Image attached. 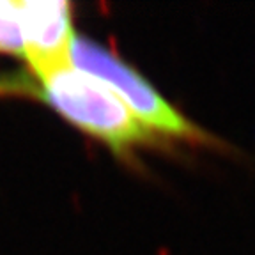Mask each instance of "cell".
I'll list each match as a JSON object with an SVG mask.
<instances>
[{"instance_id":"cell-4","label":"cell","mask_w":255,"mask_h":255,"mask_svg":"<svg viewBox=\"0 0 255 255\" xmlns=\"http://www.w3.org/2000/svg\"><path fill=\"white\" fill-rule=\"evenodd\" d=\"M0 54L27 59L21 2L0 0Z\"/></svg>"},{"instance_id":"cell-1","label":"cell","mask_w":255,"mask_h":255,"mask_svg":"<svg viewBox=\"0 0 255 255\" xmlns=\"http://www.w3.org/2000/svg\"><path fill=\"white\" fill-rule=\"evenodd\" d=\"M0 94L48 105L71 126L107 145L117 158H129L136 149L163 142L142 126L103 82L73 64L45 73L25 71L0 76Z\"/></svg>"},{"instance_id":"cell-2","label":"cell","mask_w":255,"mask_h":255,"mask_svg":"<svg viewBox=\"0 0 255 255\" xmlns=\"http://www.w3.org/2000/svg\"><path fill=\"white\" fill-rule=\"evenodd\" d=\"M71 64L103 82L129 108L135 119L163 142L188 140L193 144L234 149L225 140L185 116L140 71L91 37L76 36L71 52Z\"/></svg>"},{"instance_id":"cell-3","label":"cell","mask_w":255,"mask_h":255,"mask_svg":"<svg viewBox=\"0 0 255 255\" xmlns=\"http://www.w3.org/2000/svg\"><path fill=\"white\" fill-rule=\"evenodd\" d=\"M27 45V67L30 73H45L71 66L73 43L78 34L73 27L69 2H21Z\"/></svg>"}]
</instances>
